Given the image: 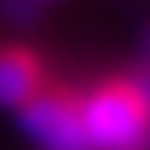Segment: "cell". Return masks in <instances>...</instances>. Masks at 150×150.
Returning a JSON list of instances; mask_svg holds the SVG:
<instances>
[{
	"label": "cell",
	"mask_w": 150,
	"mask_h": 150,
	"mask_svg": "<svg viewBox=\"0 0 150 150\" xmlns=\"http://www.w3.org/2000/svg\"><path fill=\"white\" fill-rule=\"evenodd\" d=\"M87 150H147L150 105L133 80H105L80 98Z\"/></svg>",
	"instance_id": "6da1fadb"
},
{
	"label": "cell",
	"mask_w": 150,
	"mask_h": 150,
	"mask_svg": "<svg viewBox=\"0 0 150 150\" xmlns=\"http://www.w3.org/2000/svg\"><path fill=\"white\" fill-rule=\"evenodd\" d=\"M18 122L42 150H87L80 98L70 91L42 87L25 108H18Z\"/></svg>",
	"instance_id": "7a4b0ae2"
},
{
	"label": "cell",
	"mask_w": 150,
	"mask_h": 150,
	"mask_svg": "<svg viewBox=\"0 0 150 150\" xmlns=\"http://www.w3.org/2000/svg\"><path fill=\"white\" fill-rule=\"evenodd\" d=\"M42 63L28 49H0V108H25L42 84Z\"/></svg>",
	"instance_id": "3957f363"
},
{
	"label": "cell",
	"mask_w": 150,
	"mask_h": 150,
	"mask_svg": "<svg viewBox=\"0 0 150 150\" xmlns=\"http://www.w3.org/2000/svg\"><path fill=\"white\" fill-rule=\"evenodd\" d=\"M133 84L140 87V94L147 98V105H150V63H147V70H143V77H140V80H133Z\"/></svg>",
	"instance_id": "277c9868"
}]
</instances>
